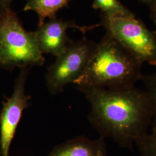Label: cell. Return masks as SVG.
I'll return each mask as SVG.
<instances>
[{
  "label": "cell",
  "mask_w": 156,
  "mask_h": 156,
  "mask_svg": "<svg viewBox=\"0 0 156 156\" xmlns=\"http://www.w3.org/2000/svg\"><path fill=\"white\" fill-rule=\"evenodd\" d=\"M45 62L33 32L25 30L16 14L8 10L0 17V67L12 71L42 66Z\"/></svg>",
  "instance_id": "3957f363"
},
{
  "label": "cell",
  "mask_w": 156,
  "mask_h": 156,
  "mask_svg": "<svg viewBox=\"0 0 156 156\" xmlns=\"http://www.w3.org/2000/svg\"><path fill=\"white\" fill-rule=\"evenodd\" d=\"M13 0H0V2L7 9H11V4Z\"/></svg>",
  "instance_id": "5bb4252c"
},
{
  "label": "cell",
  "mask_w": 156,
  "mask_h": 156,
  "mask_svg": "<svg viewBox=\"0 0 156 156\" xmlns=\"http://www.w3.org/2000/svg\"><path fill=\"white\" fill-rule=\"evenodd\" d=\"M75 88L89 102L87 119L101 138H111L120 147L132 149L136 141L148 133L153 109L144 90L136 87L125 90Z\"/></svg>",
  "instance_id": "6da1fadb"
},
{
  "label": "cell",
  "mask_w": 156,
  "mask_h": 156,
  "mask_svg": "<svg viewBox=\"0 0 156 156\" xmlns=\"http://www.w3.org/2000/svg\"><path fill=\"white\" fill-rule=\"evenodd\" d=\"M101 26L142 64L156 66V32L135 16H108L101 13Z\"/></svg>",
  "instance_id": "277c9868"
},
{
  "label": "cell",
  "mask_w": 156,
  "mask_h": 156,
  "mask_svg": "<svg viewBox=\"0 0 156 156\" xmlns=\"http://www.w3.org/2000/svg\"><path fill=\"white\" fill-rule=\"evenodd\" d=\"M48 156H108L105 140L79 136L56 146Z\"/></svg>",
  "instance_id": "ba28073f"
},
{
  "label": "cell",
  "mask_w": 156,
  "mask_h": 156,
  "mask_svg": "<svg viewBox=\"0 0 156 156\" xmlns=\"http://www.w3.org/2000/svg\"><path fill=\"white\" fill-rule=\"evenodd\" d=\"M135 145L141 156H156V126L152 127L151 133L137 140Z\"/></svg>",
  "instance_id": "7c38bea8"
},
{
  "label": "cell",
  "mask_w": 156,
  "mask_h": 156,
  "mask_svg": "<svg viewBox=\"0 0 156 156\" xmlns=\"http://www.w3.org/2000/svg\"><path fill=\"white\" fill-rule=\"evenodd\" d=\"M141 80L144 85V90L151 102L153 109L152 127L156 126V72L143 76Z\"/></svg>",
  "instance_id": "8fae6325"
},
{
  "label": "cell",
  "mask_w": 156,
  "mask_h": 156,
  "mask_svg": "<svg viewBox=\"0 0 156 156\" xmlns=\"http://www.w3.org/2000/svg\"><path fill=\"white\" fill-rule=\"evenodd\" d=\"M142 64L106 33L97 43L83 74L74 84L113 90L131 89L144 76Z\"/></svg>",
  "instance_id": "7a4b0ae2"
},
{
  "label": "cell",
  "mask_w": 156,
  "mask_h": 156,
  "mask_svg": "<svg viewBox=\"0 0 156 156\" xmlns=\"http://www.w3.org/2000/svg\"><path fill=\"white\" fill-rule=\"evenodd\" d=\"M97 43L84 37L78 41L71 40L56 61L47 69L45 83L48 91L56 95L65 87L75 83L83 74L96 49Z\"/></svg>",
  "instance_id": "5b68a950"
},
{
  "label": "cell",
  "mask_w": 156,
  "mask_h": 156,
  "mask_svg": "<svg viewBox=\"0 0 156 156\" xmlns=\"http://www.w3.org/2000/svg\"><path fill=\"white\" fill-rule=\"evenodd\" d=\"M138 1L141 2H142V3H144V4H145L149 6V7L156 2V0H138Z\"/></svg>",
  "instance_id": "2e32d148"
},
{
  "label": "cell",
  "mask_w": 156,
  "mask_h": 156,
  "mask_svg": "<svg viewBox=\"0 0 156 156\" xmlns=\"http://www.w3.org/2000/svg\"><path fill=\"white\" fill-rule=\"evenodd\" d=\"M30 68L20 69L11 95L2 103L0 113V155L9 156L12 140L23 113L30 104L31 97L26 93Z\"/></svg>",
  "instance_id": "8992f818"
},
{
  "label": "cell",
  "mask_w": 156,
  "mask_h": 156,
  "mask_svg": "<svg viewBox=\"0 0 156 156\" xmlns=\"http://www.w3.org/2000/svg\"><path fill=\"white\" fill-rule=\"evenodd\" d=\"M151 19L156 26V2L150 6Z\"/></svg>",
  "instance_id": "4fadbf2b"
},
{
  "label": "cell",
  "mask_w": 156,
  "mask_h": 156,
  "mask_svg": "<svg viewBox=\"0 0 156 156\" xmlns=\"http://www.w3.org/2000/svg\"><path fill=\"white\" fill-rule=\"evenodd\" d=\"M10 9H11L6 8L0 2V17L2 16L3 15H4L8 10H10Z\"/></svg>",
  "instance_id": "9a60e30c"
},
{
  "label": "cell",
  "mask_w": 156,
  "mask_h": 156,
  "mask_svg": "<svg viewBox=\"0 0 156 156\" xmlns=\"http://www.w3.org/2000/svg\"><path fill=\"white\" fill-rule=\"evenodd\" d=\"M99 26H101L100 24L80 26L73 20H64L56 17L44 23L33 32L42 53L57 57L62 53L71 41L67 34L69 29H76L84 36L88 31Z\"/></svg>",
  "instance_id": "52a82bcc"
},
{
  "label": "cell",
  "mask_w": 156,
  "mask_h": 156,
  "mask_svg": "<svg viewBox=\"0 0 156 156\" xmlns=\"http://www.w3.org/2000/svg\"><path fill=\"white\" fill-rule=\"evenodd\" d=\"M72 0H26L24 11L35 12L38 16V27L45 23V19L57 17V12L66 8Z\"/></svg>",
  "instance_id": "9c48e42d"
},
{
  "label": "cell",
  "mask_w": 156,
  "mask_h": 156,
  "mask_svg": "<svg viewBox=\"0 0 156 156\" xmlns=\"http://www.w3.org/2000/svg\"><path fill=\"white\" fill-rule=\"evenodd\" d=\"M93 8L100 10L101 13L108 16H135V15L119 0H93Z\"/></svg>",
  "instance_id": "30bf717a"
}]
</instances>
